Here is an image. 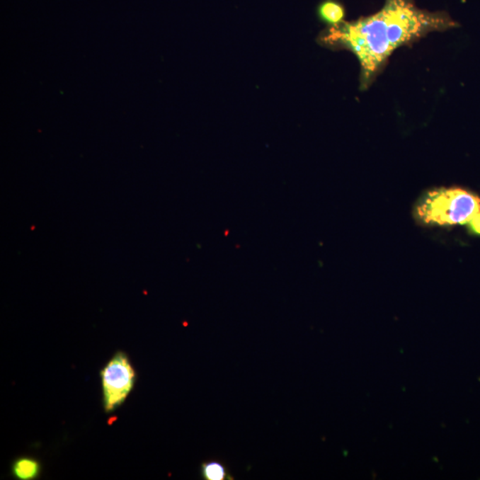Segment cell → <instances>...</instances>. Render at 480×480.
Segmentation results:
<instances>
[{
  "label": "cell",
  "instance_id": "6da1fadb",
  "mask_svg": "<svg viewBox=\"0 0 480 480\" xmlns=\"http://www.w3.org/2000/svg\"><path fill=\"white\" fill-rule=\"evenodd\" d=\"M453 26L447 16L423 11L411 0H386L378 13L335 25L322 40L328 46L346 48L356 55L361 67V84L367 88L399 47Z\"/></svg>",
  "mask_w": 480,
  "mask_h": 480
},
{
  "label": "cell",
  "instance_id": "7a4b0ae2",
  "mask_svg": "<svg viewBox=\"0 0 480 480\" xmlns=\"http://www.w3.org/2000/svg\"><path fill=\"white\" fill-rule=\"evenodd\" d=\"M416 212L428 225L468 224L480 212V198L461 188H440L427 193Z\"/></svg>",
  "mask_w": 480,
  "mask_h": 480
},
{
  "label": "cell",
  "instance_id": "3957f363",
  "mask_svg": "<svg viewBox=\"0 0 480 480\" xmlns=\"http://www.w3.org/2000/svg\"><path fill=\"white\" fill-rule=\"evenodd\" d=\"M135 368L122 351H118L101 371L104 411L110 413L123 404L133 389Z\"/></svg>",
  "mask_w": 480,
  "mask_h": 480
},
{
  "label": "cell",
  "instance_id": "277c9868",
  "mask_svg": "<svg viewBox=\"0 0 480 480\" xmlns=\"http://www.w3.org/2000/svg\"><path fill=\"white\" fill-rule=\"evenodd\" d=\"M40 462L33 457H18L12 464V475L19 480L37 479L40 476Z\"/></svg>",
  "mask_w": 480,
  "mask_h": 480
},
{
  "label": "cell",
  "instance_id": "5b68a950",
  "mask_svg": "<svg viewBox=\"0 0 480 480\" xmlns=\"http://www.w3.org/2000/svg\"><path fill=\"white\" fill-rule=\"evenodd\" d=\"M200 475L205 480H232L234 476L227 465L220 460L205 461L200 466Z\"/></svg>",
  "mask_w": 480,
  "mask_h": 480
},
{
  "label": "cell",
  "instance_id": "8992f818",
  "mask_svg": "<svg viewBox=\"0 0 480 480\" xmlns=\"http://www.w3.org/2000/svg\"><path fill=\"white\" fill-rule=\"evenodd\" d=\"M319 16L325 22L333 26L338 25L343 19L344 10L338 3L326 1L320 6Z\"/></svg>",
  "mask_w": 480,
  "mask_h": 480
},
{
  "label": "cell",
  "instance_id": "52a82bcc",
  "mask_svg": "<svg viewBox=\"0 0 480 480\" xmlns=\"http://www.w3.org/2000/svg\"><path fill=\"white\" fill-rule=\"evenodd\" d=\"M468 225L469 231L476 235H480V212L472 219Z\"/></svg>",
  "mask_w": 480,
  "mask_h": 480
}]
</instances>
